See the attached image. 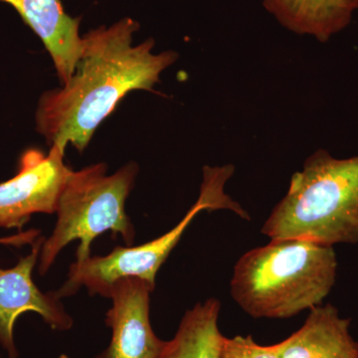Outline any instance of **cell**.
Masks as SVG:
<instances>
[{"mask_svg":"<svg viewBox=\"0 0 358 358\" xmlns=\"http://www.w3.org/2000/svg\"><path fill=\"white\" fill-rule=\"evenodd\" d=\"M13 6L53 61L61 84L69 81L81 56V18L66 13L61 0H0Z\"/></svg>","mask_w":358,"mask_h":358,"instance_id":"cell-9","label":"cell"},{"mask_svg":"<svg viewBox=\"0 0 358 358\" xmlns=\"http://www.w3.org/2000/svg\"><path fill=\"white\" fill-rule=\"evenodd\" d=\"M221 358H279L274 345H261L252 336H224Z\"/></svg>","mask_w":358,"mask_h":358,"instance_id":"cell-13","label":"cell"},{"mask_svg":"<svg viewBox=\"0 0 358 358\" xmlns=\"http://www.w3.org/2000/svg\"><path fill=\"white\" fill-rule=\"evenodd\" d=\"M103 162L71 171L57 209V222L50 236L44 239L38 259V272H48L60 252L73 241H80L76 263L91 257V244L99 235L112 231L131 246L136 231L126 212V202L133 189L138 166L129 162L108 176Z\"/></svg>","mask_w":358,"mask_h":358,"instance_id":"cell-4","label":"cell"},{"mask_svg":"<svg viewBox=\"0 0 358 358\" xmlns=\"http://www.w3.org/2000/svg\"><path fill=\"white\" fill-rule=\"evenodd\" d=\"M263 6L289 31L327 42L345 29L358 0H262Z\"/></svg>","mask_w":358,"mask_h":358,"instance_id":"cell-11","label":"cell"},{"mask_svg":"<svg viewBox=\"0 0 358 358\" xmlns=\"http://www.w3.org/2000/svg\"><path fill=\"white\" fill-rule=\"evenodd\" d=\"M350 322L331 303L310 310L305 324L288 338L275 343L279 358H358V343Z\"/></svg>","mask_w":358,"mask_h":358,"instance_id":"cell-10","label":"cell"},{"mask_svg":"<svg viewBox=\"0 0 358 358\" xmlns=\"http://www.w3.org/2000/svg\"><path fill=\"white\" fill-rule=\"evenodd\" d=\"M338 267L333 246L272 239L238 260L231 296L254 319H289L322 305L336 285Z\"/></svg>","mask_w":358,"mask_h":358,"instance_id":"cell-2","label":"cell"},{"mask_svg":"<svg viewBox=\"0 0 358 358\" xmlns=\"http://www.w3.org/2000/svg\"><path fill=\"white\" fill-rule=\"evenodd\" d=\"M138 21L124 17L85 34L74 74L58 89L45 92L37 105V131L50 147L78 152L88 147L96 129L129 92L152 91L174 51L154 53L155 40L134 45Z\"/></svg>","mask_w":358,"mask_h":358,"instance_id":"cell-1","label":"cell"},{"mask_svg":"<svg viewBox=\"0 0 358 358\" xmlns=\"http://www.w3.org/2000/svg\"><path fill=\"white\" fill-rule=\"evenodd\" d=\"M154 287L140 278L126 277L113 285L112 307L106 324L112 331L109 345L95 358H157L166 341L152 329L150 294Z\"/></svg>","mask_w":358,"mask_h":358,"instance_id":"cell-8","label":"cell"},{"mask_svg":"<svg viewBox=\"0 0 358 358\" xmlns=\"http://www.w3.org/2000/svg\"><path fill=\"white\" fill-rule=\"evenodd\" d=\"M44 239L40 236L14 267L0 268V346L8 358L20 357L14 329L23 313H37L53 331H67L74 326L62 299L55 292L43 293L33 281Z\"/></svg>","mask_w":358,"mask_h":358,"instance_id":"cell-7","label":"cell"},{"mask_svg":"<svg viewBox=\"0 0 358 358\" xmlns=\"http://www.w3.org/2000/svg\"><path fill=\"white\" fill-rule=\"evenodd\" d=\"M65 150L52 145L48 154L28 148L21 155L17 173L0 182V228L18 229L34 214H53L73 171L64 162Z\"/></svg>","mask_w":358,"mask_h":358,"instance_id":"cell-6","label":"cell"},{"mask_svg":"<svg viewBox=\"0 0 358 358\" xmlns=\"http://www.w3.org/2000/svg\"><path fill=\"white\" fill-rule=\"evenodd\" d=\"M220 301L210 298L186 310L173 339L157 358H221L224 336L219 329Z\"/></svg>","mask_w":358,"mask_h":358,"instance_id":"cell-12","label":"cell"},{"mask_svg":"<svg viewBox=\"0 0 358 358\" xmlns=\"http://www.w3.org/2000/svg\"><path fill=\"white\" fill-rule=\"evenodd\" d=\"M40 236H41V231L38 229L18 231L15 234L0 237V245L21 248L25 245H32Z\"/></svg>","mask_w":358,"mask_h":358,"instance_id":"cell-14","label":"cell"},{"mask_svg":"<svg viewBox=\"0 0 358 358\" xmlns=\"http://www.w3.org/2000/svg\"><path fill=\"white\" fill-rule=\"evenodd\" d=\"M233 173V166H204L199 199L176 227L141 246L117 247L107 256H91L83 263L72 264L67 280L55 292L56 294L60 299L68 298L80 289L86 288L91 296L99 294L108 298L115 282L126 277L140 278L155 288V277L160 267L200 212L222 209L249 220L248 212L224 190Z\"/></svg>","mask_w":358,"mask_h":358,"instance_id":"cell-5","label":"cell"},{"mask_svg":"<svg viewBox=\"0 0 358 358\" xmlns=\"http://www.w3.org/2000/svg\"><path fill=\"white\" fill-rule=\"evenodd\" d=\"M261 232L336 246L358 244V155L336 159L317 150L292 176Z\"/></svg>","mask_w":358,"mask_h":358,"instance_id":"cell-3","label":"cell"}]
</instances>
